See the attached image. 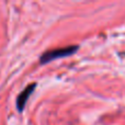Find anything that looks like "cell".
I'll return each instance as SVG.
<instances>
[{"label":"cell","mask_w":125,"mask_h":125,"mask_svg":"<svg viewBox=\"0 0 125 125\" xmlns=\"http://www.w3.org/2000/svg\"><path fill=\"white\" fill-rule=\"evenodd\" d=\"M77 50H78L77 45H71V46H65V47L55 48V50H52V51H47V52L44 53L41 56L40 62H41V64H46V62H50L54 61V59L69 56V55L73 54Z\"/></svg>","instance_id":"1"},{"label":"cell","mask_w":125,"mask_h":125,"mask_svg":"<svg viewBox=\"0 0 125 125\" xmlns=\"http://www.w3.org/2000/svg\"><path fill=\"white\" fill-rule=\"evenodd\" d=\"M35 87H36V83H31L19 94L17 99V109L19 110V112H22L23 109L25 108L26 102H28L30 95L33 93V91L35 90Z\"/></svg>","instance_id":"2"}]
</instances>
